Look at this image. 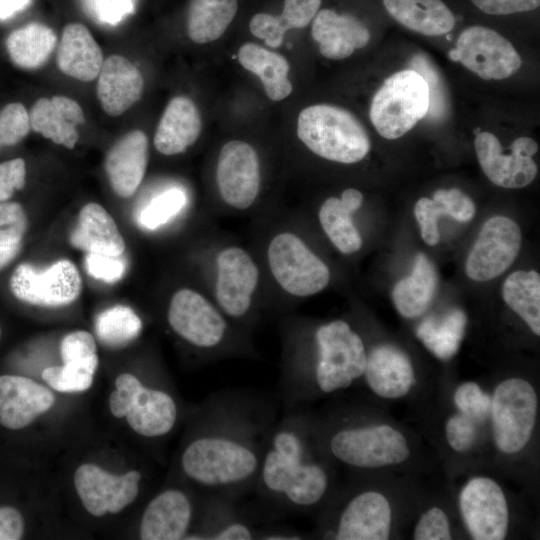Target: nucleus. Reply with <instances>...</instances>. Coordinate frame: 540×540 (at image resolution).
I'll return each instance as SVG.
<instances>
[{"instance_id":"nucleus-33","label":"nucleus","mask_w":540,"mask_h":540,"mask_svg":"<svg viewBox=\"0 0 540 540\" xmlns=\"http://www.w3.org/2000/svg\"><path fill=\"white\" fill-rule=\"evenodd\" d=\"M438 284L433 263L420 253L415 258L412 272L399 280L392 291L397 311L405 318L420 316L430 305Z\"/></svg>"},{"instance_id":"nucleus-49","label":"nucleus","mask_w":540,"mask_h":540,"mask_svg":"<svg viewBox=\"0 0 540 540\" xmlns=\"http://www.w3.org/2000/svg\"><path fill=\"white\" fill-rule=\"evenodd\" d=\"M416 540H448L452 538L449 518L440 507H431L418 519L413 531Z\"/></svg>"},{"instance_id":"nucleus-30","label":"nucleus","mask_w":540,"mask_h":540,"mask_svg":"<svg viewBox=\"0 0 540 540\" xmlns=\"http://www.w3.org/2000/svg\"><path fill=\"white\" fill-rule=\"evenodd\" d=\"M103 62L102 49L85 25L69 23L64 27L56 54L62 73L89 82L98 77Z\"/></svg>"},{"instance_id":"nucleus-25","label":"nucleus","mask_w":540,"mask_h":540,"mask_svg":"<svg viewBox=\"0 0 540 540\" xmlns=\"http://www.w3.org/2000/svg\"><path fill=\"white\" fill-rule=\"evenodd\" d=\"M97 97L106 114L117 117L143 94L144 79L138 68L121 55L104 60L97 77Z\"/></svg>"},{"instance_id":"nucleus-54","label":"nucleus","mask_w":540,"mask_h":540,"mask_svg":"<svg viewBox=\"0 0 540 540\" xmlns=\"http://www.w3.org/2000/svg\"><path fill=\"white\" fill-rule=\"evenodd\" d=\"M482 12L490 15H509L535 10L540 0H471Z\"/></svg>"},{"instance_id":"nucleus-22","label":"nucleus","mask_w":540,"mask_h":540,"mask_svg":"<svg viewBox=\"0 0 540 540\" xmlns=\"http://www.w3.org/2000/svg\"><path fill=\"white\" fill-rule=\"evenodd\" d=\"M362 377L374 394L385 399L404 397L416 382L409 357L388 344L375 346L367 352Z\"/></svg>"},{"instance_id":"nucleus-34","label":"nucleus","mask_w":540,"mask_h":540,"mask_svg":"<svg viewBox=\"0 0 540 540\" xmlns=\"http://www.w3.org/2000/svg\"><path fill=\"white\" fill-rule=\"evenodd\" d=\"M237 58L244 69L259 77L271 100L280 101L291 94L290 67L284 56L256 43H245L239 48Z\"/></svg>"},{"instance_id":"nucleus-44","label":"nucleus","mask_w":540,"mask_h":540,"mask_svg":"<svg viewBox=\"0 0 540 540\" xmlns=\"http://www.w3.org/2000/svg\"><path fill=\"white\" fill-rule=\"evenodd\" d=\"M96 350L92 334L82 330L67 334L60 344L63 364H78L93 371H96L99 362Z\"/></svg>"},{"instance_id":"nucleus-40","label":"nucleus","mask_w":540,"mask_h":540,"mask_svg":"<svg viewBox=\"0 0 540 540\" xmlns=\"http://www.w3.org/2000/svg\"><path fill=\"white\" fill-rule=\"evenodd\" d=\"M142 330L140 317L128 306L116 305L101 312L95 321V331L102 344L123 347L135 340Z\"/></svg>"},{"instance_id":"nucleus-9","label":"nucleus","mask_w":540,"mask_h":540,"mask_svg":"<svg viewBox=\"0 0 540 540\" xmlns=\"http://www.w3.org/2000/svg\"><path fill=\"white\" fill-rule=\"evenodd\" d=\"M430 110V91L426 79L414 69L389 76L376 91L370 119L386 139H397L410 131Z\"/></svg>"},{"instance_id":"nucleus-12","label":"nucleus","mask_w":540,"mask_h":540,"mask_svg":"<svg viewBox=\"0 0 540 540\" xmlns=\"http://www.w3.org/2000/svg\"><path fill=\"white\" fill-rule=\"evenodd\" d=\"M215 180L221 202L234 213H243L257 202L262 188L260 158L247 142L230 140L220 149Z\"/></svg>"},{"instance_id":"nucleus-59","label":"nucleus","mask_w":540,"mask_h":540,"mask_svg":"<svg viewBox=\"0 0 540 540\" xmlns=\"http://www.w3.org/2000/svg\"><path fill=\"white\" fill-rule=\"evenodd\" d=\"M20 244L0 246V271L7 266L19 253Z\"/></svg>"},{"instance_id":"nucleus-14","label":"nucleus","mask_w":540,"mask_h":540,"mask_svg":"<svg viewBox=\"0 0 540 540\" xmlns=\"http://www.w3.org/2000/svg\"><path fill=\"white\" fill-rule=\"evenodd\" d=\"M458 507L466 530L475 540H502L509 528V508L501 486L476 476L461 488Z\"/></svg>"},{"instance_id":"nucleus-11","label":"nucleus","mask_w":540,"mask_h":540,"mask_svg":"<svg viewBox=\"0 0 540 540\" xmlns=\"http://www.w3.org/2000/svg\"><path fill=\"white\" fill-rule=\"evenodd\" d=\"M325 515L319 534L325 539L386 540L390 536L392 510L387 497L372 489L360 490L341 500Z\"/></svg>"},{"instance_id":"nucleus-36","label":"nucleus","mask_w":540,"mask_h":540,"mask_svg":"<svg viewBox=\"0 0 540 540\" xmlns=\"http://www.w3.org/2000/svg\"><path fill=\"white\" fill-rule=\"evenodd\" d=\"M57 45V35L41 23H30L11 32L6 48L14 64L23 69L44 65Z\"/></svg>"},{"instance_id":"nucleus-1","label":"nucleus","mask_w":540,"mask_h":540,"mask_svg":"<svg viewBox=\"0 0 540 540\" xmlns=\"http://www.w3.org/2000/svg\"><path fill=\"white\" fill-rule=\"evenodd\" d=\"M281 404L252 388L213 392L199 408L180 470L204 492L235 499L253 491Z\"/></svg>"},{"instance_id":"nucleus-53","label":"nucleus","mask_w":540,"mask_h":540,"mask_svg":"<svg viewBox=\"0 0 540 540\" xmlns=\"http://www.w3.org/2000/svg\"><path fill=\"white\" fill-rule=\"evenodd\" d=\"M140 382L139 378L130 373H124L117 377L116 390L111 393L109 398L110 410L115 417L122 418L126 415L130 399Z\"/></svg>"},{"instance_id":"nucleus-58","label":"nucleus","mask_w":540,"mask_h":540,"mask_svg":"<svg viewBox=\"0 0 540 540\" xmlns=\"http://www.w3.org/2000/svg\"><path fill=\"white\" fill-rule=\"evenodd\" d=\"M30 0H0V20H6L24 10Z\"/></svg>"},{"instance_id":"nucleus-5","label":"nucleus","mask_w":540,"mask_h":540,"mask_svg":"<svg viewBox=\"0 0 540 540\" xmlns=\"http://www.w3.org/2000/svg\"><path fill=\"white\" fill-rule=\"evenodd\" d=\"M316 438L330 460L367 470L403 463L410 454L404 435L387 424L312 416Z\"/></svg>"},{"instance_id":"nucleus-43","label":"nucleus","mask_w":540,"mask_h":540,"mask_svg":"<svg viewBox=\"0 0 540 540\" xmlns=\"http://www.w3.org/2000/svg\"><path fill=\"white\" fill-rule=\"evenodd\" d=\"M453 402L459 413L478 424L489 418L491 395L473 381L461 383L454 391Z\"/></svg>"},{"instance_id":"nucleus-50","label":"nucleus","mask_w":540,"mask_h":540,"mask_svg":"<svg viewBox=\"0 0 540 540\" xmlns=\"http://www.w3.org/2000/svg\"><path fill=\"white\" fill-rule=\"evenodd\" d=\"M84 264L88 275L106 283L117 282L125 273V261L121 255L87 253Z\"/></svg>"},{"instance_id":"nucleus-10","label":"nucleus","mask_w":540,"mask_h":540,"mask_svg":"<svg viewBox=\"0 0 540 540\" xmlns=\"http://www.w3.org/2000/svg\"><path fill=\"white\" fill-rule=\"evenodd\" d=\"M537 411V393L527 380L512 377L496 386L489 419L498 451L512 455L525 448L533 435Z\"/></svg>"},{"instance_id":"nucleus-32","label":"nucleus","mask_w":540,"mask_h":540,"mask_svg":"<svg viewBox=\"0 0 540 540\" xmlns=\"http://www.w3.org/2000/svg\"><path fill=\"white\" fill-rule=\"evenodd\" d=\"M389 15L404 27L427 36L451 31L456 19L441 0H383Z\"/></svg>"},{"instance_id":"nucleus-19","label":"nucleus","mask_w":540,"mask_h":540,"mask_svg":"<svg viewBox=\"0 0 540 540\" xmlns=\"http://www.w3.org/2000/svg\"><path fill=\"white\" fill-rule=\"evenodd\" d=\"M199 504L180 488H167L146 505L139 526L142 540L187 539L193 529Z\"/></svg>"},{"instance_id":"nucleus-29","label":"nucleus","mask_w":540,"mask_h":540,"mask_svg":"<svg viewBox=\"0 0 540 540\" xmlns=\"http://www.w3.org/2000/svg\"><path fill=\"white\" fill-rule=\"evenodd\" d=\"M362 203L363 194L355 188H347L339 197L326 198L317 212L320 227L342 254H354L362 247V236L353 219Z\"/></svg>"},{"instance_id":"nucleus-2","label":"nucleus","mask_w":540,"mask_h":540,"mask_svg":"<svg viewBox=\"0 0 540 540\" xmlns=\"http://www.w3.org/2000/svg\"><path fill=\"white\" fill-rule=\"evenodd\" d=\"M282 342L278 400L283 410L350 387L363 376L367 351L345 320L309 325L296 317L279 326Z\"/></svg>"},{"instance_id":"nucleus-35","label":"nucleus","mask_w":540,"mask_h":540,"mask_svg":"<svg viewBox=\"0 0 540 540\" xmlns=\"http://www.w3.org/2000/svg\"><path fill=\"white\" fill-rule=\"evenodd\" d=\"M321 0H285L280 15L255 14L249 23L251 33L272 48L279 47L286 31L307 26L316 16Z\"/></svg>"},{"instance_id":"nucleus-20","label":"nucleus","mask_w":540,"mask_h":540,"mask_svg":"<svg viewBox=\"0 0 540 540\" xmlns=\"http://www.w3.org/2000/svg\"><path fill=\"white\" fill-rule=\"evenodd\" d=\"M195 522L187 539L252 540L259 531L238 507V499L215 492H205Z\"/></svg>"},{"instance_id":"nucleus-24","label":"nucleus","mask_w":540,"mask_h":540,"mask_svg":"<svg viewBox=\"0 0 540 540\" xmlns=\"http://www.w3.org/2000/svg\"><path fill=\"white\" fill-rule=\"evenodd\" d=\"M148 159V138L141 130L128 132L109 149L105 170L119 197L128 198L136 192L144 178Z\"/></svg>"},{"instance_id":"nucleus-52","label":"nucleus","mask_w":540,"mask_h":540,"mask_svg":"<svg viewBox=\"0 0 540 540\" xmlns=\"http://www.w3.org/2000/svg\"><path fill=\"white\" fill-rule=\"evenodd\" d=\"M414 214L419 223L421 236L430 246L439 242L438 219L440 217L434 201L427 197L420 198L414 207Z\"/></svg>"},{"instance_id":"nucleus-21","label":"nucleus","mask_w":540,"mask_h":540,"mask_svg":"<svg viewBox=\"0 0 540 540\" xmlns=\"http://www.w3.org/2000/svg\"><path fill=\"white\" fill-rule=\"evenodd\" d=\"M55 397L46 387L15 375L0 376V424L11 430L30 425L49 410Z\"/></svg>"},{"instance_id":"nucleus-37","label":"nucleus","mask_w":540,"mask_h":540,"mask_svg":"<svg viewBox=\"0 0 540 540\" xmlns=\"http://www.w3.org/2000/svg\"><path fill=\"white\" fill-rule=\"evenodd\" d=\"M238 10L237 0H190L187 14V34L198 44L220 38Z\"/></svg>"},{"instance_id":"nucleus-26","label":"nucleus","mask_w":540,"mask_h":540,"mask_svg":"<svg viewBox=\"0 0 540 540\" xmlns=\"http://www.w3.org/2000/svg\"><path fill=\"white\" fill-rule=\"evenodd\" d=\"M311 34L319 43L320 53L332 60L345 59L370 41L369 30L359 19L331 9H323L316 14Z\"/></svg>"},{"instance_id":"nucleus-31","label":"nucleus","mask_w":540,"mask_h":540,"mask_svg":"<svg viewBox=\"0 0 540 540\" xmlns=\"http://www.w3.org/2000/svg\"><path fill=\"white\" fill-rule=\"evenodd\" d=\"M70 243L87 253L118 256L125 251L124 239L114 219L97 203H88L81 208Z\"/></svg>"},{"instance_id":"nucleus-56","label":"nucleus","mask_w":540,"mask_h":540,"mask_svg":"<svg viewBox=\"0 0 540 540\" xmlns=\"http://www.w3.org/2000/svg\"><path fill=\"white\" fill-rule=\"evenodd\" d=\"M24 533L21 513L10 506L0 507V540H18Z\"/></svg>"},{"instance_id":"nucleus-27","label":"nucleus","mask_w":540,"mask_h":540,"mask_svg":"<svg viewBox=\"0 0 540 540\" xmlns=\"http://www.w3.org/2000/svg\"><path fill=\"white\" fill-rule=\"evenodd\" d=\"M29 119L36 133L68 149L74 148L78 141L77 126L85 123L78 102L62 95L38 99L30 110Z\"/></svg>"},{"instance_id":"nucleus-42","label":"nucleus","mask_w":540,"mask_h":540,"mask_svg":"<svg viewBox=\"0 0 540 540\" xmlns=\"http://www.w3.org/2000/svg\"><path fill=\"white\" fill-rule=\"evenodd\" d=\"M94 371L77 364L48 367L43 370V380L60 392H81L93 382Z\"/></svg>"},{"instance_id":"nucleus-60","label":"nucleus","mask_w":540,"mask_h":540,"mask_svg":"<svg viewBox=\"0 0 540 540\" xmlns=\"http://www.w3.org/2000/svg\"><path fill=\"white\" fill-rule=\"evenodd\" d=\"M1 333H2V332H1V328H0V338H1Z\"/></svg>"},{"instance_id":"nucleus-28","label":"nucleus","mask_w":540,"mask_h":540,"mask_svg":"<svg viewBox=\"0 0 540 540\" xmlns=\"http://www.w3.org/2000/svg\"><path fill=\"white\" fill-rule=\"evenodd\" d=\"M202 129L195 103L188 97L176 96L167 104L154 134V147L166 156L184 153L193 145Z\"/></svg>"},{"instance_id":"nucleus-41","label":"nucleus","mask_w":540,"mask_h":540,"mask_svg":"<svg viewBox=\"0 0 540 540\" xmlns=\"http://www.w3.org/2000/svg\"><path fill=\"white\" fill-rule=\"evenodd\" d=\"M187 197L179 188L168 189L149 201L139 213V224L155 230L175 218L186 206Z\"/></svg>"},{"instance_id":"nucleus-23","label":"nucleus","mask_w":540,"mask_h":540,"mask_svg":"<svg viewBox=\"0 0 540 540\" xmlns=\"http://www.w3.org/2000/svg\"><path fill=\"white\" fill-rule=\"evenodd\" d=\"M179 416L177 401L164 388L140 382L135 389L127 412L129 426L140 436L161 438L169 434Z\"/></svg>"},{"instance_id":"nucleus-39","label":"nucleus","mask_w":540,"mask_h":540,"mask_svg":"<svg viewBox=\"0 0 540 540\" xmlns=\"http://www.w3.org/2000/svg\"><path fill=\"white\" fill-rule=\"evenodd\" d=\"M502 297L505 303L540 335V275L534 270L511 273L503 283Z\"/></svg>"},{"instance_id":"nucleus-17","label":"nucleus","mask_w":540,"mask_h":540,"mask_svg":"<svg viewBox=\"0 0 540 540\" xmlns=\"http://www.w3.org/2000/svg\"><path fill=\"white\" fill-rule=\"evenodd\" d=\"M474 146L481 169L488 179L503 188H523L537 175L532 156L538 151L536 141L519 137L511 144L509 154L503 153L498 138L488 131L479 132Z\"/></svg>"},{"instance_id":"nucleus-46","label":"nucleus","mask_w":540,"mask_h":540,"mask_svg":"<svg viewBox=\"0 0 540 540\" xmlns=\"http://www.w3.org/2000/svg\"><path fill=\"white\" fill-rule=\"evenodd\" d=\"M432 200L440 216L447 215L465 223L472 220L475 215L474 202L458 188L439 189L434 193Z\"/></svg>"},{"instance_id":"nucleus-18","label":"nucleus","mask_w":540,"mask_h":540,"mask_svg":"<svg viewBox=\"0 0 540 540\" xmlns=\"http://www.w3.org/2000/svg\"><path fill=\"white\" fill-rule=\"evenodd\" d=\"M142 475L131 470L114 475L93 464H83L75 472L74 484L86 510L94 516L118 513L139 494Z\"/></svg>"},{"instance_id":"nucleus-4","label":"nucleus","mask_w":540,"mask_h":540,"mask_svg":"<svg viewBox=\"0 0 540 540\" xmlns=\"http://www.w3.org/2000/svg\"><path fill=\"white\" fill-rule=\"evenodd\" d=\"M166 318L171 330L206 360L257 355L250 334L234 325L210 296L196 289L175 291Z\"/></svg>"},{"instance_id":"nucleus-8","label":"nucleus","mask_w":540,"mask_h":540,"mask_svg":"<svg viewBox=\"0 0 540 540\" xmlns=\"http://www.w3.org/2000/svg\"><path fill=\"white\" fill-rule=\"evenodd\" d=\"M297 136L315 155L342 164L357 163L370 151L362 124L352 113L334 105L304 108L298 116Z\"/></svg>"},{"instance_id":"nucleus-47","label":"nucleus","mask_w":540,"mask_h":540,"mask_svg":"<svg viewBox=\"0 0 540 540\" xmlns=\"http://www.w3.org/2000/svg\"><path fill=\"white\" fill-rule=\"evenodd\" d=\"M27 225V216L20 203L0 202V246L20 244Z\"/></svg>"},{"instance_id":"nucleus-57","label":"nucleus","mask_w":540,"mask_h":540,"mask_svg":"<svg viewBox=\"0 0 540 540\" xmlns=\"http://www.w3.org/2000/svg\"><path fill=\"white\" fill-rule=\"evenodd\" d=\"M305 537L291 528L269 527L259 528L257 539L262 540H301Z\"/></svg>"},{"instance_id":"nucleus-6","label":"nucleus","mask_w":540,"mask_h":540,"mask_svg":"<svg viewBox=\"0 0 540 540\" xmlns=\"http://www.w3.org/2000/svg\"><path fill=\"white\" fill-rule=\"evenodd\" d=\"M210 262L211 299L234 325L251 334L261 310V262L245 247L232 243L212 250Z\"/></svg>"},{"instance_id":"nucleus-45","label":"nucleus","mask_w":540,"mask_h":540,"mask_svg":"<svg viewBox=\"0 0 540 540\" xmlns=\"http://www.w3.org/2000/svg\"><path fill=\"white\" fill-rule=\"evenodd\" d=\"M30 128L29 114L22 103L5 105L0 110V148L19 143Z\"/></svg>"},{"instance_id":"nucleus-51","label":"nucleus","mask_w":540,"mask_h":540,"mask_svg":"<svg viewBox=\"0 0 540 540\" xmlns=\"http://www.w3.org/2000/svg\"><path fill=\"white\" fill-rule=\"evenodd\" d=\"M26 183V163L22 158H15L0 163V202L12 197L16 190H21Z\"/></svg>"},{"instance_id":"nucleus-13","label":"nucleus","mask_w":540,"mask_h":540,"mask_svg":"<svg viewBox=\"0 0 540 540\" xmlns=\"http://www.w3.org/2000/svg\"><path fill=\"white\" fill-rule=\"evenodd\" d=\"M448 56L485 80L508 78L522 64L520 55L510 41L483 26H471L463 30L456 47L450 50Z\"/></svg>"},{"instance_id":"nucleus-15","label":"nucleus","mask_w":540,"mask_h":540,"mask_svg":"<svg viewBox=\"0 0 540 540\" xmlns=\"http://www.w3.org/2000/svg\"><path fill=\"white\" fill-rule=\"evenodd\" d=\"M13 295L26 303L65 306L75 301L82 289L77 267L67 259L58 260L43 271L30 264H19L10 278Z\"/></svg>"},{"instance_id":"nucleus-55","label":"nucleus","mask_w":540,"mask_h":540,"mask_svg":"<svg viewBox=\"0 0 540 540\" xmlns=\"http://www.w3.org/2000/svg\"><path fill=\"white\" fill-rule=\"evenodd\" d=\"M88 4L99 20L116 24L133 10V0H91Z\"/></svg>"},{"instance_id":"nucleus-3","label":"nucleus","mask_w":540,"mask_h":540,"mask_svg":"<svg viewBox=\"0 0 540 540\" xmlns=\"http://www.w3.org/2000/svg\"><path fill=\"white\" fill-rule=\"evenodd\" d=\"M328 459L314 433L312 416L301 408L284 410L267 441L253 491L273 509L310 511L329 498Z\"/></svg>"},{"instance_id":"nucleus-38","label":"nucleus","mask_w":540,"mask_h":540,"mask_svg":"<svg viewBox=\"0 0 540 540\" xmlns=\"http://www.w3.org/2000/svg\"><path fill=\"white\" fill-rule=\"evenodd\" d=\"M467 318L460 309H454L442 318L428 317L416 330L417 338L438 359L449 360L459 350L465 334Z\"/></svg>"},{"instance_id":"nucleus-16","label":"nucleus","mask_w":540,"mask_h":540,"mask_svg":"<svg viewBox=\"0 0 540 540\" xmlns=\"http://www.w3.org/2000/svg\"><path fill=\"white\" fill-rule=\"evenodd\" d=\"M522 243L516 222L505 216H494L482 226L469 252L465 271L479 282L492 280L505 272L517 257Z\"/></svg>"},{"instance_id":"nucleus-48","label":"nucleus","mask_w":540,"mask_h":540,"mask_svg":"<svg viewBox=\"0 0 540 540\" xmlns=\"http://www.w3.org/2000/svg\"><path fill=\"white\" fill-rule=\"evenodd\" d=\"M478 423L457 412L445 424V436L450 448L458 453L472 449L478 436Z\"/></svg>"},{"instance_id":"nucleus-7","label":"nucleus","mask_w":540,"mask_h":540,"mask_svg":"<svg viewBox=\"0 0 540 540\" xmlns=\"http://www.w3.org/2000/svg\"><path fill=\"white\" fill-rule=\"evenodd\" d=\"M264 263L276 287L293 300L316 295L330 283L329 267L294 227L271 232L265 242Z\"/></svg>"}]
</instances>
